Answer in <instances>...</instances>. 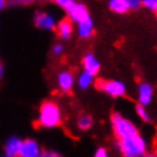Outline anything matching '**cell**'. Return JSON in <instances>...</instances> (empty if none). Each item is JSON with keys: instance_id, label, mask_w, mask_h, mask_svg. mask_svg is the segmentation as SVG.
<instances>
[{"instance_id": "6da1fadb", "label": "cell", "mask_w": 157, "mask_h": 157, "mask_svg": "<svg viewBox=\"0 0 157 157\" xmlns=\"http://www.w3.org/2000/svg\"><path fill=\"white\" fill-rule=\"evenodd\" d=\"M37 123L41 128L52 129L61 124V109L55 101H44L40 105Z\"/></svg>"}, {"instance_id": "7a4b0ae2", "label": "cell", "mask_w": 157, "mask_h": 157, "mask_svg": "<svg viewBox=\"0 0 157 157\" xmlns=\"http://www.w3.org/2000/svg\"><path fill=\"white\" fill-rule=\"evenodd\" d=\"M117 149L124 157H141L147 155L148 144L140 133L128 139L117 140Z\"/></svg>"}, {"instance_id": "3957f363", "label": "cell", "mask_w": 157, "mask_h": 157, "mask_svg": "<svg viewBox=\"0 0 157 157\" xmlns=\"http://www.w3.org/2000/svg\"><path fill=\"white\" fill-rule=\"evenodd\" d=\"M111 125L113 129L117 140H123V139H128L131 136L137 135L139 129L135 124L132 123L129 119H127L125 116H123L120 112H115L111 117Z\"/></svg>"}, {"instance_id": "277c9868", "label": "cell", "mask_w": 157, "mask_h": 157, "mask_svg": "<svg viewBox=\"0 0 157 157\" xmlns=\"http://www.w3.org/2000/svg\"><path fill=\"white\" fill-rule=\"evenodd\" d=\"M96 88L99 91L104 92L105 95L113 97V99H120L127 95V85L120 80H97L96 83Z\"/></svg>"}, {"instance_id": "5b68a950", "label": "cell", "mask_w": 157, "mask_h": 157, "mask_svg": "<svg viewBox=\"0 0 157 157\" xmlns=\"http://www.w3.org/2000/svg\"><path fill=\"white\" fill-rule=\"evenodd\" d=\"M65 11H67V15H68V19L72 23H75V24H77L78 21L91 16L87 7L83 3H77V2H73L69 7H67Z\"/></svg>"}, {"instance_id": "8992f818", "label": "cell", "mask_w": 157, "mask_h": 157, "mask_svg": "<svg viewBox=\"0 0 157 157\" xmlns=\"http://www.w3.org/2000/svg\"><path fill=\"white\" fill-rule=\"evenodd\" d=\"M33 23L37 28L44 29V31H53L55 28H56V24H57V21H56V19H55L53 15H51L48 12H44V11L37 12L36 15H35Z\"/></svg>"}, {"instance_id": "52a82bcc", "label": "cell", "mask_w": 157, "mask_h": 157, "mask_svg": "<svg viewBox=\"0 0 157 157\" xmlns=\"http://www.w3.org/2000/svg\"><path fill=\"white\" fill-rule=\"evenodd\" d=\"M41 153V148L36 140L27 139L21 141L20 153H19L20 157H40Z\"/></svg>"}, {"instance_id": "ba28073f", "label": "cell", "mask_w": 157, "mask_h": 157, "mask_svg": "<svg viewBox=\"0 0 157 157\" xmlns=\"http://www.w3.org/2000/svg\"><path fill=\"white\" fill-rule=\"evenodd\" d=\"M153 87L149 83H141L137 87V100L139 104L148 107L153 100Z\"/></svg>"}, {"instance_id": "9c48e42d", "label": "cell", "mask_w": 157, "mask_h": 157, "mask_svg": "<svg viewBox=\"0 0 157 157\" xmlns=\"http://www.w3.org/2000/svg\"><path fill=\"white\" fill-rule=\"evenodd\" d=\"M75 84V77L73 73L69 71H61L57 75V87L61 92H71Z\"/></svg>"}, {"instance_id": "30bf717a", "label": "cell", "mask_w": 157, "mask_h": 157, "mask_svg": "<svg viewBox=\"0 0 157 157\" xmlns=\"http://www.w3.org/2000/svg\"><path fill=\"white\" fill-rule=\"evenodd\" d=\"M76 31H77L78 37H81V39L92 37L93 31H95V23H93L92 17L89 16L87 19H84V20L78 21L76 24Z\"/></svg>"}, {"instance_id": "8fae6325", "label": "cell", "mask_w": 157, "mask_h": 157, "mask_svg": "<svg viewBox=\"0 0 157 157\" xmlns=\"http://www.w3.org/2000/svg\"><path fill=\"white\" fill-rule=\"evenodd\" d=\"M83 68H84V71H87V72L93 75V76H97L101 69V64H100L99 59L93 53L89 52L83 57Z\"/></svg>"}, {"instance_id": "7c38bea8", "label": "cell", "mask_w": 157, "mask_h": 157, "mask_svg": "<svg viewBox=\"0 0 157 157\" xmlns=\"http://www.w3.org/2000/svg\"><path fill=\"white\" fill-rule=\"evenodd\" d=\"M21 139L16 136L10 137L4 144V156L7 157H17L20 153V147H21Z\"/></svg>"}, {"instance_id": "4fadbf2b", "label": "cell", "mask_w": 157, "mask_h": 157, "mask_svg": "<svg viewBox=\"0 0 157 157\" xmlns=\"http://www.w3.org/2000/svg\"><path fill=\"white\" fill-rule=\"evenodd\" d=\"M59 37L63 41L64 40H69L73 35V23L69 20V19H64V20L57 21L56 28Z\"/></svg>"}, {"instance_id": "5bb4252c", "label": "cell", "mask_w": 157, "mask_h": 157, "mask_svg": "<svg viewBox=\"0 0 157 157\" xmlns=\"http://www.w3.org/2000/svg\"><path fill=\"white\" fill-rule=\"evenodd\" d=\"M108 8L113 13L117 15H124L129 11V6L127 0H109L108 2Z\"/></svg>"}, {"instance_id": "9a60e30c", "label": "cell", "mask_w": 157, "mask_h": 157, "mask_svg": "<svg viewBox=\"0 0 157 157\" xmlns=\"http://www.w3.org/2000/svg\"><path fill=\"white\" fill-rule=\"evenodd\" d=\"M93 81H95V76L91 75L89 72H87V71H83V72L77 76L76 83H77V87L84 91V89H88L91 87L93 84Z\"/></svg>"}, {"instance_id": "2e32d148", "label": "cell", "mask_w": 157, "mask_h": 157, "mask_svg": "<svg viewBox=\"0 0 157 157\" xmlns=\"http://www.w3.org/2000/svg\"><path fill=\"white\" fill-rule=\"evenodd\" d=\"M76 125L80 131H89L93 125V120L89 115H80L76 121Z\"/></svg>"}, {"instance_id": "e0dca14e", "label": "cell", "mask_w": 157, "mask_h": 157, "mask_svg": "<svg viewBox=\"0 0 157 157\" xmlns=\"http://www.w3.org/2000/svg\"><path fill=\"white\" fill-rule=\"evenodd\" d=\"M136 115L139 119L145 121V123H149V121H151V115H149L148 109L145 108V105H141V104L136 105Z\"/></svg>"}, {"instance_id": "ac0fdd59", "label": "cell", "mask_w": 157, "mask_h": 157, "mask_svg": "<svg viewBox=\"0 0 157 157\" xmlns=\"http://www.w3.org/2000/svg\"><path fill=\"white\" fill-rule=\"evenodd\" d=\"M143 6L149 11L157 12V0H143Z\"/></svg>"}, {"instance_id": "d6986e66", "label": "cell", "mask_w": 157, "mask_h": 157, "mask_svg": "<svg viewBox=\"0 0 157 157\" xmlns=\"http://www.w3.org/2000/svg\"><path fill=\"white\" fill-rule=\"evenodd\" d=\"M35 0H7V6H25V4H31Z\"/></svg>"}, {"instance_id": "ffe728a7", "label": "cell", "mask_w": 157, "mask_h": 157, "mask_svg": "<svg viewBox=\"0 0 157 157\" xmlns=\"http://www.w3.org/2000/svg\"><path fill=\"white\" fill-rule=\"evenodd\" d=\"M128 6H129V11H136L143 6V0H127Z\"/></svg>"}, {"instance_id": "44dd1931", "label": "cell", "mask_w": 157, "mask_h": 157, "mask_svg": "<svg viewBox=\"0 0 157 157\" xmlns=\"http://www.w3.org/2000/svg\"><path fill=\"white\" fill-rule=\"evenodd\" d=\"M63 52H64V45H63V43H56V44L52 47V53L55 56H60Z\"/></svg>"}, {"instance_id": "7402d4cb", "label": "cell", "mask_w": 157, "mask_h": 157, "mask_svg": "<svg viewBox=\"0 0 157 157\" xmlns=\"http://www.w3.org/2000/svg\"><path fill=\"white\" fill-rule=\"evenodd\" d=\"M55 3L59 6V7H61V8H67V7H69L72 3L75 2V0H53Z\"/></svg>"}, {"instance_id": "603a6c76", "label": "cell", "mask_w": 157, "mask_h": 157, "mask_svg": "<svg viewBox=\"0 0 157 157\" xmlns=\"http://www.w3.org/2000/svg\"><path fill=\"white\" fill-rule=\"evenodd\" d=\"M108 156V149L107 148H97V151L95 152V157H107Z\"/></svg>"}, {"instance_id": "cb8c5ba5", "label": "cell", "mask_w": 157, "mask_h": 157, "mask_svg": "<svg viewBox=\"0 0 157 157\" xmlns=\"http://www.w3.org/2000/svg\"><path fill=\"white\" fill-rule=\"evenodd\" d=\"M43 157H59L60 153H56V152H43L41 153Z\"/></svg>"}, {"instance_id": "d4e9b609", "label": "cell", "mask_w": 157, "mask_h": 157, "mask_svg": "<svg viewBox=\"0 0 157 157\" xmlns=\"http://www.w3.org/2000/svg\"><path fill=\"white\" fill-rule=\"evenodd\" d=\"M4 73H6V68H4V65L0 63V80H3V77H4Z\"/></svg>"}, {"instance_id": "484cf974", "label": "cell", "mask_w": 157, "mask_h": 157, "mask_svg": "<svg viewBox=\"0 0 157 157\" xmlns=\"http://www.w3.org/2000/svg\"><path fill=\"white\" fill-rule=\"evenodd\" d=\"M7 7V0H0V12Z\"/></svg>"}]
</instances>
